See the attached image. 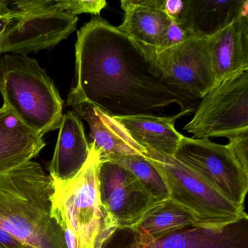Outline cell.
Segmentation results:
<instances>
[{
  "label": "cell",
  "mask_w": 248,
  "mask_h": 248,
  "mask_svg": "<svg viewBox=\"0 0 248 248\" xmlns=\"http://www.w3.org/2000/svg\"><path fill=\"white\" fill-rule=\"evenodd\" d=\"M196 223L198 220L189 210L168 198L151 207L130 231L157 239Z\"/></svg>",
  "instance_id": "d6986e66"
},
{
  "label": "cell",
  "mask_w": 248,
  "mask_h": 248,
  "mask_svg": "<svg viewBox=\"0 0 248 248\" xmlns=\"http://www.w3.org/2000/svg\"><path fill=\"white\" fill-rule=\"evenodd\" d=\"M81 120L90 127V137L102 159L112 156H145L147 152L136 143L128 132L114 117L106 114L95 106L82 101L67 99Z\"/></svg>",
  "instance_id": "7c38bea8"
},
{
  "label": "cell",
  "mask_w": 248,
  "mask_h": 248,
  "mask_svg": "<svg viewBox=\"0 0 248 248\" xmlns=\"http://www.w3.org/2000/svg\"><path fill=\"white\" fill-rule=\"evenodd\" d=\"M59 129L57 143L48 170L53 181L64 182L80 171L89 157L91 148L82 120L75 111L63 114Z\"/></svg>",
  "instance_id": "9a60e30c"
},
{
  "label": "cell",
  "mask_w": 248,
  "mask_h": 248,
  "mask_svg": "<svg viewBox=\"0 0 248 248\" xmlns=\"http://www.w3.org/2000/svg\"><path fill=\"white\" fill-rule=\"evenodd\" d=\"M129 248H248V216L229 223H196L157 239L136 233Z\"/></svg>",
  "instance_id": "8fae6325"
},
{
  "label": "cell",
  "mask_w": 248,
  "mask_h": 248,
  "mask_svg": "<svg viewBox=\"0 0 248 248\" xmlns=\"http://www.w3.org/2000/svg\"><path fill=\"white\" fill-rule=\"evenodd\" d=\"M0 93L3 106L41 137L60 127L63 99L35 59L14 53L0 58Z\"/></svg>",
  "instance_id": "277c9868"
},
{
  "label": "cell",
  "mask_w": 248,
  "mask_h": 248,
  "mask_svg": "<svg viewBox=\"0 0 248 248\" xmlns=\"http://www.w3.org/2000/svg\"><path fill=\"white\" fill-rule=\"evenodd\" d=\"M248 8V0H184L177 21L191 35L208 38Z\"/></svg>",
  "instance_id": "e0dca14e"
},
{
  "label": "cell",
  "mask_w": 248,
  "mask_h": 248,
  "mask_svg": "<svg viewBox=\"0 0 248 248\" xmlns=\"http://www.w3.org/2000/svg\"><path fill=\"white\" fill-rule=\"evenodd\" d=\"M11 17L12 21L0 38V55L28 56L53 48L76 31L78 22V16L63 13H34Z\"/></svg>",
  "instance_id": "9c48e42d"
},
{
  "label": "cell",
  "mask_w": 248,
  "mask_h": 248,
  "mask_svg": "<svg viewBox=\"0 0 248 248\" xmlns=\"http://www.w3.org/2000/svg\"><path fill=\"white\" fill-rule=\"evenodd\" d=\"M11 14L8 1L0 0V17L6 16Z\"/></svg>",
  "instance_id": "484cf974"
},
{
  "label": "cell",
  "mask_w": 248,
  "mask_h": 248,
  "mask_svg": "<svg viewBox=\"0 0 248 248\" xmlns=\"http://www.w3.org/2000/svg\"><path fill=\"white\" fill-rule=\"evenodd\" d=\"M82 169L69 181H53L51 216L67 248H103L118 230L100 195V158L93 143Z\"/></svg>",
  "instance_id": "3957f363"
},
{
  "label": "cell",
  "mask_w": 248,
  "mask_h": 248,
  "mask_svg": "<svg viewBox=\"0 0 248 248\" xmlns=\"http://www.w3.org/2000/svg\"><path fill=\"white\" fill-rule=\"evenodd\" d=\"M194 111L193 107L171 117L140 114L114 118L123 124L133 140L146 151L173 156L184 137L175 129V122Z\"/></svg>",
  "instance_id": "2e32d148"
},
{
  "label": "cell",
  "mask_w": 248,
  "mask_h": 248,
  "mask_svg": "<svg viewBox=\"0 0 248 248\" xmlns=\"http://www.w3.org/2000/svg\"><path fill=\"white\" fill-rule=\"evenodd\" d=\"M120 4L124 15L120 31L145 48L162 49L173 21L164 10V0H122Z\"/></svg>",
  "instance_id": "5bb4252c"
},
{
  "label": "cell",
  "mask_w": 248,
  "mask_h": 248,
  "mask_svg": "<svg viewBox=\"0 0 248 248\" xmlns=\"http://www.w3.org/2000/svg\"><path fill=\"white\" fill-rule=\"evenodd\" d=\"M209 38L191 36L170 48H143L167 85L195 99H201L216 87L209 52Z\"/></svg>",
  "instance_id": "ba28073f"
},
{
  "label": "cell",
  "mask_w": 248,
  "mask_h": 248,
  "mask_svg": "<svg viewBox=\"0 0 248 248\" xmlns=\"http://www.w3.org/2000/svg\"><path fill=\"white\" fill-rule=\"evenodd\" d=\"M146 152L145 158L163 178L170 198L189 210L199 223H229L246 216L244 207L229 202L173 156Z\"/></svg>",
  "instance_id": "5b68a950"
},
{
  "label": "cell",
  "mask_w": 248,
  "mask_h": 248,
  "mask_svg": "<svg viewBox=\"0 0 248 248\" xmlns=\"http://www.w3.org/2000/svg\"><path fill=\"white\" fill-rule=\"evenodd\" d=\"M102 204L118 229L131 230L158 202L130 171L108 160H101L98 170Z\"/></svg>",
  "instance_id": "30bf717a"
},
{
  "label": "cell",
  "mask_w": 248,
  "mask_h": 248,
  "mask_svg": "<svg viewBox=\"0 0 248 248\" xmlns=\"http://www.w3.org/2000/svg\"><path fill=\"white\" fill-rule=\"evenodd\" d=\"M53 180L37 162L0 171V229L32 248H67L51 216Z\"/></svg>",
  "instance_id": "7a4b0ae2"
},
{
  "label": "cell",
  "mask_w": 248,
  "mask_h": 248,
  "mask_svg": "<svg viewBox=\"0 0 248 248\" xmlns=\"http://www.w3.org/2000/svg\"><path fill=\"white\" fill-rule=\"evenodd\" d=\"M8 2L13 16L34 13H63L75 16L82 14L97 16L107 5L105 0H20Z\"/></svg>",
  "instance_id": "ffe728a7"
},
{
  "label": "cell",
  "mask_w": 248,
  "mask_h": 248,
  "mask_svg": "<svg viewBox=\"0 0 248 248\" xmlns=\"http://www.w3.org/2000/svg\"><path fill=\"white\" fill-rule=\"evenodd\" d=\"M172 156L229 202L244 207L248 191V173L227 145L218 144L208 139L184 136Z\"/></svg>",
  "instance_id": "52a82bcc"
},
{
  "label": "cell",
  "mask_w": 248,
  "mask_h": 248,
  "mask_svg": "<svg viewBox=\"0 0 248 248\" xmlns=\"http://www.w3.org/2000/svg\"><path fill=\"white\" fill-rule=\"evenodd\" d=\"M191 36L192 35L190 34L178 21H172V24L168 29L165 44H164L163 47L160 50L178 46Z\"/></svg>",
  "instance_id": "603a6c76"
},
{
  "label": "cell",
  "mask_w": 248,
  "mask_h": 248,
  "mask_svg": "<svg viewBox=\"0 0 248 248\" xmlns=\"http://www.w3.org/2000/svg\"><path fill=\"white\" fill-rule=\"evenodd\" d=\"M13 18L11 16H6L0 17V38L2 34L5 32L8 24L11 22Z\"/></svg>",
  "instance_id": "d4e9b609"
},
{
  "label": "cell",
  "mask_w": 248,
  "mask_h": 248,
  "mask_svg": "<svg viewBox=\"0 0 248 248\" xmlns=\"http://www.w3.org/2000/svg\"><path fill=\"white\" fill-rule=\"evenodd\" d=\"M183 4L184 0H164V10L173 21H178Z\"/></svg>",
  "instance_id": "cb8c5ba5"
},
{
  "label": "cell",
  "mask_w": 248,
  "mask_h": 248,
  "mask_svg": "<svg viewBox=\"0 0 248 248\" xmlns=\"http://www.w3.org/2000/svg\"><path fill=\"white\" fill-rule=\"evenodd\" d=\"M67 99L119 117L156 115L174 104L185 111L195 98L167 85L142 46L95 16L78 31L75 79Z\"/></svg>",
  "instance_id": "6da1fadb"
},
{
  "label": "cell",
  "mask_w": 248,
  "mask_h": 248,
  "mask_svg": "<svg viewBox=\"0 0 248 248\" xmlns=\"http://www.w3.org/2000/svg\"><path fill=\"white\" fill-rule=\"evenodd\" d=\"M184 130L197 139H229L248 131V70L226 79L205 94Z\"/></svg>",
  "instance_id": "8992f818"
},
{
  "label": "cell",
  "mask_w": 248,
  "mask_h": 248,
  "mask_svg": "<svg viewBox=\"0 0 248 248\" xmlns=\"http://www.w3.org/2000/svg\"><path fill=\"white\" fill-rule=\"evenodd\" d=\"M216 86L248 70V10L209 38Z\"/></svg>",
  "instance_id": "4fadbf2b"
},
{
  "label": "cell",
  "mask_w": 248,
  "mask_h": 248,
  "mask_svg": "<svg viewBox=\"0 0 248 248\" xmlns=\"http://www.w3.org/2000/svg\"><path fill=\"white\" fill-rule=\"evenodd\" d=\"M46 142L11 110L0 108V171L11 169L38 156Z\"/></svg>",
  "instance_id": "ac0fdd59"
},
{
  "label": "cell",
  "mask_w": 248,
  "mask_h": 248,
  "mask_svg": "<svg viewBox=\"0 0 248 248\" xmlns=\"http://www.w3.org/2000/svg\"><path fill=\"white\" fill-rule=\"evenodd\" d=\"M102 160L111 161L130 171L156 201H163L170 198L169 191L163 178L145 156L139 155L112 156Z\"/></svg>",
  "instance_id": "44dd1931"
},
{
  "label": "cell",
  "mask_w": 248,
  "mask_h": 248,
  "mask_svg": "<svg viewBox=\"0 0 248 248\" xmlns=\"http://www.w3.org/2000/svg\"><path fill=\"white\" fill-rule=\"evenodd\" d=\"M0 248H5V247L3 246V245H1L0 244Z\"/></svg>",
  "instance_id": "4316f807"
},
{
  "label": "cell",
  "mask_w": 248,
  "mask_h": 248,
  "mask_svg": "<svg viewBox=\"0 0 248 248\" xmlns=\"http://www.w3.org/2000/svg\"><path fill=\"white\" fill-rule=\"evenodd\" d=\"M227 144L238 163L248 173V131L229 138Z\"/></svg>",
  "instance_id": "7402d4cb"
}]
</instances>
